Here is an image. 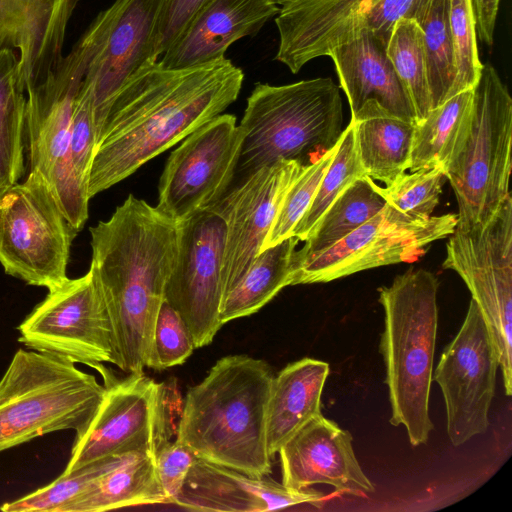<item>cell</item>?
<instances>
[{
  "mask_svg": "<svg viewBox=\"0 0 512 512\" xmlns=\"http://www.w3.org/2000/svg\"><path fill=\"white\" fill-rule=\"evenodd\" d=\"M388 42L372 33L332 49L340 87L345 92L351 116L369 100H375L394 115L416 123L415 112L387 54Z\"/></svg>",
  "mask_w": 512,
  "mask_h": 512,
  "instance_id": "24",
  "label": "cell"
},
{
  "mask_svg": "<svg viewBox=\"0 0 512 512\" xmlns=\"http://www.w3.org/2000/svg\"><path fill=\"white\" fill-rule=\"evenodd\" d=\"M473 89L462 91L415 124L409 170L439 167L446 172L468 135Z\"/></svg>",
  "mask_w": 512,
  "mask_h": 512,
  "instance_id": "28",
  "label": "cell"
},
{
  "mask_svg": "<svg viewBox=\"0 0 512 512\" xmlns=\"http://www.w3.org/2000/svg\"><path fill=\"white\" fill-rule=\"evenodd\" d=\"M342 123L339 86L331 78L257 83L239 124L244 138L236 173L245 177L279 160L309 166L336 146Z\"/></svg>",
  "mask_w": 512,
  "mask_h": 512,
  "instance_id": "5",
  "label": "cell"
},
{
  "mask_svg": "<svg viewBox=\"0 0 512 512\" xmlns=\"http://www.w3.org/2000/svg\"><path fill=\"white\" fill-rule=\"evenodd\" d=\"M351 434L339 425L316 416L279 449L282 484L289 489H306L328 484L338 493L362 496L375 492L363 472L352 446Z\"/></svg>",
  "mask_w": 512,
  "mask_h": 512,
  "instance_id": "20",
  "label": "cell"
},
{
  "mask_svg": "<svg viewBox=\"0 0 512 512\" xmlns=\"http://www.w3.org/2000/svg\"><path fill=\"white\" fill-rule=\"evenodd\" d=\"M154 504H169L154 455L132 452L99 476L63 512H102Z\"/></svg>",
  "mask_w": 512,
  "mask_h": 512,
  "instance_id": "27",
  "label": "cell"
},
{
  "mask_svg": "<svg viewBox=\"0 0 512 512\" xmlns=\"http://www.w3.org/2000/svg\"><path fill=\"white\" fill-rule=\"evenodd\" d=\"M18 64L14 50L0 49V186L18 182L25 171L27 99Z\"/></svg>",
  "mask_w": 512,
  "mask_h": 512,
  "instance_id": "31",
  "label": "cell"
},
{
  "mask_svg": "<svg viewBox=\"0 0 512 512\" xmlns=\"http://www.w3.org/2000/svg\"><path fill=\"white\" fill-rule=\"evenodd\" d=\"M447 181L443 169L433 167L403 173L385 188L375 183V189L387 204L414 217H430L439 204L442 188Z\"/></svg>",
  "mask_w": 512,
  "mask_h": 512,
  "instance_id": "36",
  "label": "cell"
},
{
  "mask_svg": "<svg viewBox=\"0 0 512 512\" xmlns=\"http://www.w3.org/2000/svg\"><path fill=\"white\" fill-rule=\"evenodd\" d=\"M444 269L455 271L476 302L496 349L505 394H512V199L484 223L456 227Z\"/></svg>",
  "mask_w": 512,
  "mask_h": 512,
  "instance_id": "9",
  "label": "cell"
},
{
  "mask_svg": "<svg viewBox=\"0 0 512 512\" xmlns=\"http://www.w3.org/2000/svg\"><path fill=\"white\" fill-rule=\"evenodd\" d=\"M194 349V341L187 325L164 299L154 326L146 367L161 371L181 365Z\"/></svg>",
  "mask_w": 512,
  "mask_h": 512,
  "instance_id": "39",
  "label": "cell"
},
{
  "mask_svg": "<svg viewBox=\"0 0 512 512\" xmlns=\"http://www.w3.org/2000/svg\"><path fill=\"white\" fill-rule=\"evenodd\" d=\"M431 0H289L275 23L279 46L275 59L296 74L309 61L364 33L389 41L402 18L418 24Z\"/></svg>",
  "mask_w": 512,
  "mask_h": 512,
  "instance_id": "10",
  "label": "cell"
},
{
  "mask_svg": "<svg viewBox=\"0 0 512 512\" xmlns=\"http://www.w3.org/2000/svg\"><path fill=\"white\" fill-rule=\"evenodd\" d=\"M434 273L411 268L378 289L384 310L380 352L386 369L390 423L403 425L413 446L427 443L433 430L429 397L438 327Z\"/></svg>",
  "mask_w": 512,
  "mask_h": 512,
  "instance_id": "4",
  "label": "cell"
},
{
  "mask_svg": "<svg viewBox=\"0 0 512 512\" xmlns=\"http://www.w3.org/2000/svg\"><path fill=\"white\" fill-rule=\"evenodd\" d=\"M511 143L512 98L496 69L483 65L468 135L445 172L458 204L456 227L486 222L511 195Z\"/></svg>",
  "mask_w": 512,
  "mask_h": 512,
  "instance_id": "7",
  "label": "cell"
},
{
  "mask_svg": "<svg viewBox=\"0 0 512 512\" xmlns=\"http://www.w3.org/2000/svg\"><path fill=\"white\" fill-rule=\"evenodd\" d=\"M225 234V222L212 207L179 223L178 252L165 286V300L184 320L195 348L210 344L223 326Z\"/></svg>",
  "mask_w": 512,
  "mask_h": 512,
  "instance_id": "17",
  "label": "cell"
},
{
  "mask_svg": "<svg viewBox=\"0 0 512 512\" xmlns=\"http://www.w3.org/2000/svg\"><path fill=\"white\" fill-rule=\"evenodd\" d=\"M355 144L367 176L386 185L409 168L415 123L400 118L375 100L351 116Z\"/></svg>",
  "mask_w": 512,
  "mask_h": 512,
  "instance_id": "26",
  "label": "cell"
},
{
  "mask_svg": "<svg viewBox=\"0 0 512 512\" xmlns=\"http://www.w3.org/2000/svg\"><path fill=\"white\" fill-rule=\"evenodd\" d=\"M274 374L261 359L228 355L189 388L176 440L196 457L251 476H268L266 406Z\"/></svg>",
  "mask_w": 512,
  "mask_h": 512,
  "instance_id": "3",
  "label": "cell"
},
{
  "mask_svg": "<svg viewBox=\"0 0 512 512\" xmlns=\"http://www.w3.org/2000/svg\"><path fill=\"white\" fill-rule=\"evenodd\" d=\"M385 204L372 178L365 175L354 181L325 210L303 247L295 251L293 268L334 246L375 216Z\"/></svg>",
  "mask_w": 512,
  "mask_h": 512,
  "instance_id": "30",
  "label": "cell"
},
{
  "mask_svg": "<svg viewBox=\"0 0 512 512\" xmlns=\"http://www.w3.org/2000/svg\"><path fill=\"white\" fill-rule=\"evenodd\" d=\"M3 187V186H0V188Z\"/></svg>",
  "mask_w": 512,
  "mask_h": 512,
  "instance_id": "44",
  "label": "cell"
},
{
  "mask_svg": "<svg viewBox=\"0 0 512 512\" xmlns=\"http://www.w3.org/2000/svg\"><path fill=\"white\" fill-rule=\"evenodd\" d=\"M329 364L302 358L274 375L266 406V444L273 459L281 446L321 413V396Z\"/></svg>",
  "mask_w": 512,
  "mask_h": 512,
  "instance_id": "25",
  "label": "cell"
},
{
  "mask_svg": "<svg viewBox=\"0 0 512 512\" xmlns=\"http://www.w3.org/2000/svg\"><path fill=\"white\" fill-rule=\"evenodd\" d=\"M90 235V269L110 320L112 364L141 373L176 261L179 223L130 194L107 221L90 228Z\"/></svg>",
  "mask_w": 512,
  "mask_h": 512,
  "instance_id": "2",
  "label": "cell"
},
{
  "mask_svg": "<svg viewBox=\"0 0 512 512\" xmlns=\"http://www.w3.org/2000/svg\"><path fill=\"white\" fill-rule=\"evenodd\" d=\"M387 54L410 98L418 123L428 115L432 105L423 33L415 20L402 18L397 21L388 41Z\"/></svg>",
  "mask_w": 512,
  "mask_h": 512,
  "instance_id": "32",
  "label": "cell"
},
{
  "mask_svg": "<svg viewBox=\"0 0 512 512\" xmlns=\"http://www.w3.org/2000/svg\"><path fill=\"white\" fill-rule=\"evenodd\" d=\"M307 167L293 160L263 166L243 177L212 207L226 227L222 298L260 252L287 192Z\"/></svg>",
  "mask_w": 512,
  "mask_h": 512,
  "instance_id": "19",
  "label": "cell"
},
{
  "mask_svg": "<svg viewBox=\"0 0 512 512\" xmlns=\"http://www.w3.org/2000/svg\"><path fill=\"white\" fill-rule=\"evenodd\" d=\"M457 221V213L420 218L386 203L334 246L295 266L291 285L326 283L380 266L415 262L433 242L449 237Z\"/></svg>",
  "mask_w": 512,
  "mask_h": 512,
  "instance_id": "12",
  "label": "cell"
},
{
  "mask_svg": "<svg viewBox=\"0 0 512 512\" xmlns=\"http://www.w3.org/2000/svg\"><path fill=\"white\" fill-rule=\"evenodd\" d=\"M104 392L75 363L19 349L0 380V452L48 433L79 430Z\"/></svg>",
  "mask_w": 512,
  "mask_h": 512,
  "instance_id": "6",
  "label": "cell"
},
{
  "mask_svg": "<svg viewBox=\"0 0 512 512\" xmlns=\"http://www.w3.org/2000/svg\"><path fill=\"white\" fill-rule=\"evenodd\" d=\"M365 175L356 150L354 124L350 120L342 131L337 152L320 181L315 197L295 226L292 236L305 241L332 202L349 185Z\"/></svg>",
  "mask_w": 512,
  "mask_h": 512,
  "instance_id": "34",
  "label": "cell"
},
{
  "mask_svg": "<svg viewBox=\"0 0 512 512\" xmlns=\"http://www.w3.org/2000/svg\"><path fill=\"white\" fill-rule=\"evenodd\" d=\"M339 142L309 165L289 189L264 239L260 252L292 236L295 226L310 207L320 181L337 152Z\"/></svg>",
  "mask_w": 512,
  "mask_h": 512,
  "instance_id": "38",
  "label": "cell"
},
{
  "mask_svg": "<svg viewBox=\"0 0 512 512\" xmlns=\"http://www.w3.org/2000/svg\"><path fill=\"white\" fill-rule=\"evenodd\" d=\"M195 457L176 439L174 442L166 441L157 450L154 456L156 471L169 504H174L178 497Z\"/></svg>",
  "mask_w": 512,
  "mask_h": 512,
  "instance_id": "40",
  "label": "cell"
},
{
  "mask_svg": "<svg viewBox=\"0 0 512 512\" xmlns=\"http://www.w3.org/2000/svg\"><path fill=\"white\" fill-rule=\"evenodd\" d=\"M326 496L315 489H289L282 483L256 477L195 457L174 505L195 511L254 512L300 504L322 507Z\"/></svg>",
  "mask_w": 512,
  "mask_h": 512,
  "instance_id": "21",
  "label": "cell"
},
{
  "mask_svg": "<svg viewBox=\"0 0 512 512\" xmlns=\"http://www.w3.org/2000/svg\"><path fill=\"white\" fill-rule=\"evenodd\" d=\"M449 27L455 79L450 98L477 84L483 64L477 48V32L470 0H449Z\"/></svg>",
  "mask_w": 512,
  "mask_h": 512,
  "instance_id": "37",
  "label": "cell"
},
{
  "mask_svg": "<svg viewBox=\"0 0 512 512\" xmlns=\"http://www.w3.org/2000/svg\"><path fill=\"white\" fill-rule=\"evenodd\" d=\"M448 13L449 0H431L425 18L419 24L423 33L432 109L450 98L455 79Z\"/></svg>",
  "mask_w": 512,
  "mask_h": 512,
  "instance_id": "33",
  "label": "cell"
},
{
  "mask_svg": "<svg viewBox=\"0 0 512 512\" xmlns=\"http://www.w3.org/2000/svg\"><path fill=\"white\" fill-rule=\"evenodd\" d=\"M208 0H165L156 35L155 53L160 57L182 34Z\"/></svg>",
  "mask_w": 512,
  "mask_h": 512,
  "instance_id": "41",
  "label": "cell"
},
{
  "mask_svg": "<svg viewBox=\"0 0 512 512\" xmlns=\"http://www.w3.org/2000/svg\"><path fill=\"white\" fill-rule=\"evenodd\" d=\"M105 392L92 418L76 431L70 458L63 472L132 452L155 456L169 440L167 390L141 373L122 380L103 376Z\"/></svg>",
  "mask_w": 512,
  "mask_h": 512,
  "instance_id": "11",
  "label": "cell"
},
{
  "mask_svg": "<svg viewBox=\"0 0 512 512\" xmlns=\"http://www.w3.org/2000/svg\"><path fill=\"white\" fill-rule=\"evenodd\" d=\"M165 0H115L101 11L79 42L86 56L96 140L106 106L146 64L158 61L156 35Z\"/></svg>",
  "mask_w": 512,
  "mask_h": 512,
  "instance_id": "15",
  "label": "cell"
},
{
  "mask_svg": "<svg viewBox=\"0 0 512 512\" xmlns=\"http://www.w3.org/2000/svg\"><path fill=\"white\" fill-rule=\"evenodd\" d=\"M278 11L268 0H208L158 62L180 69L223 59L234 42L257 34Z\"/></svg>",
  "mask_w": 512,
  "mask_h": 512,
  "instance_id": "23",
  "label": "cell"
},
{
  "mask_svg": "<svg viewBox=\"0 0 512 512\" xmlns=\"http://www.w3.org/2000/svg\"><path fill=\"white\" fill-rule=\"evenodd\" d=\"M18 331L27 348L75 364L99 369L113 360L110 320L90 268L49 290Z\"/></svg>",
  "mask_w": 512,
  "mask_h": 512,
  "instance_id": "13",
  "label": "cell"
},
{
  "mask_svg": "<svg viewBox=\"0 0 512 512\" xmlns=\"http://www.w3.org/2000/svg\"><path fill=\"white\" fill-rule=\"evenodd\" d=\"M77 233L40 172L0 188V264L6 274L48 291L61 286Z\"/></svg>",
  "mask_w": 512,
  "mask_h": 512,
  "instance_id": "8",
  "label": "cell"
},
{
  "mask_svg": "<svg viewBox=\"0 0 512 512\" xmlns=\"http://www.w3.org/2000/svg\"><path fill=\"white\" fill-rule=\"evenodd\" d=\"M125 455L104 458L80 469L63 472L52 483L19 499L5 502L0 510L5 512H63L99 476L117 465Z\"/></svg>",
  "mask_w": 512,
  "mask_h": 512,
  "instance_id": "35",
  "label": "cell"
},
{
  "mask_svg": "<svg viewBox=\"0 0 512 512\" xmlns=\"http://www.w3.org/2000/svg\"><path fill=\"white\" fill-rule=\"evenodd\" d=\"M498 368L491 335L471 299L460 330L444 348L433 374L443 393L446 430L453 446L487 431Z\"/></svg>",
  "mask_w": 512,
  "mask_h": 512,
  "instance_id": "16",
  "label": "cell"
},
{
  "mask_svg": "<svg viewBox=\"0 0 512 512\" xmlns=\"http://www.w3.org/2000/svg\"><path fill=\"white\" fill-rule=\"evenodd\" d=\"M500 0H470L476 32L488 46L494 41V31Z\"/></svg>",
  "mask_w": 512,
  "mask_h": 512,
  "instance_id": "42",
  "label": "cell"
},
{
  "mask_svg": "<svg viewBox=\"0 0 512 512\" xmlns=\"http://www.w3.org/2000/svg\"><path fill=\"white\" fill-rule=\"evenodd\" d=\"M268 1H270L272 4L279 7L283 4H285L286 2H288L289 0H268Z\"/></svg>",
  "mask_w": 512,
  "mask_h": 512,
  "instance_id": "43",
  "label": "cell"
},
{
  "mask_svg": "<svg viewBox=\"0 0 512 512\" xmlns=\"http://www.w3.org/2000/svg\"><path fill=\"white\" fill-rule=\"evenodd\" d=\"M85 65V51L78 41L57 71L26 93L25 146L29 171H38L46 178L75 230L68 151L75 101Z\"/></svg>",
  "mask_w": 512,
  "mask_h": 512,
  "instance_id": "18",
  "label": "cell"
},
{
  "mask_svg": "<svg viewBox=\"0 0 512 512\" xmlns=\"http://www.w3.org/2000/svg\"><path fill=\"white\" fill-rule=\"evenodd\" d=\"M243 81L242 69L227 58L180 69L158 61L140 68L106 106L89 171V198L222 114L238 98Z\"/></svg>",
  "mask_w": 512,
  "mask_h": 512,
  "instance_id": "1",
  "label": "cell"
},
{
  "mask_svg": "<svg viewBox=\"0 0 512 512\" xmlns=\"http://www.w3.org/2000/svg\"><path fill=\"white\" fill-rule=\"evenodd\" d=\"M299 239L291 236L259 252L238 282L223 296L220 321L259 311L292 282L293 257Z\"/></svg>",
  "mask_w": 512,
  "mask_h": 512,
  "instance_id": "29",
  "label": "cell"
},
{
  "mask_svg": "<svg viewBox=\"0 0 512 512\" xmlns=\"http://www.w3.org/2000/svg\"><path fill=\"white\" fill-rule=\"evenodd\" d=\"M243 138L231 114H220L185 137L160 177L157 209L180 223L213 207L236 174Z\"/></svg>",
  "mask_w": 512,
  "mask_h": 512,
  "instance_id": "14",
  "label": "cell"
},
{
  "mask_svg": "<svg viewBox=\"0 0 512 512\" xmlns=\"http://www.w3.org/2000/svg\"><path fill=\"white\" fill-rule=\"evenodd\" d=\"M77 0H0V49L19 51V82L27 93L47 81L62 48Z\"/></svg>",
  "mask_w": 512,
  "mask_h": 512,
  "instance_id": "22",
  "label": "cell"
}]
</instances>
